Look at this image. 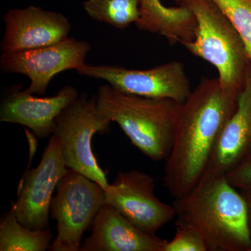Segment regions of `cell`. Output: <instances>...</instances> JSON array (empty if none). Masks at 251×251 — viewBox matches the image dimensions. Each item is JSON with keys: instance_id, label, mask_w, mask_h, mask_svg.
I'll return each mask as SVG.
<instances>
[{"instance_id": "6da1fadb", "label": "cell", "mask_w": 251, "mask_h": 251, "mask_svg": "<svg viewBox=\"0 0 251 251\" xmlns=\"http://www.w3.org/2000/svg\"><path fill=\"white\" fill-rule=\"evenodd\" d=\"M239 96L224 89L219 77H203L181 104L163 177L175 199L201 182L220 135L237 108Z\"/></svg>"}, {"instance_id": "7a4b0ae2", "label": "cell", "mask_w": 251, "mask_h": 251, "mask_svg": "<svg viewBox=\"0 0 251 251\" xmlns=\"http://www.w3.org/2000/svg\"><path fill=\"white\" fill-rule=\"evenodd\" d=\"M176 221L201 234L207 251H251L247 205L225 175L203 178L173 204Z\"/></svg>"}, {"instance_id": "3957f363", "label": "cell", "mask_w": 251, "mask_h": 251, "mask_svg": "<svg viewBox=\"0 0 251 251\" xmlns=\"http://www.w3.org/2000/svg\"><path fill=\"white\" fill-rule=\"evenodd\" d=\"M96 97L100 112L119 125L135 148L153 161L166 159L182 103L123 93L108 84L100 86Z\"/></svg>"}, {"instance_id": "277c9868", "label": "cell", "mask_w": 251, "mask_h": 251, "mask_svg": "<svg viewBox=\"0 0 251 251\" xmlns=\"http://www.w3.org/2000/svg\"><path fill=\"white\" fill-rule=\"evenodd\" d=\"M192 12L196 20L192 41L183 44L190 53L217 69L226 90L240 94L251 63L244 43L228 17L212 0H174Z\"/></svg>"}, {"instance_id": "5b68a950", "label": "cell", "mask_w": 251, "mask_h": 251, "mask_svg": "<svg viewBox=\"0 0 251 251\" xmlns=\"http://www.w3.org/2000/svg\"><path fill=\"white\" fill-rule=\"evenodd\" d=\"M111 124L99 110L97 97L82 94L56 117L53 126L67 168L85 175L104 189L110 183L94 156L92 139L97 133H108Z\"/></svg>"}, {"instance_id": "8992f818", "label": "cell", "mask_w": 251, "mask_h": 251, "mask_svg": "<svg viewBox=\"0 0 251 251\" xmlns=\"http://www.w3.org/2000/svg\"><path fill=\"white\" fill-rule=\"evenodd\" d=\"M56 189L50 214L57 233L49 251H80L84 232L105 204V189L72 169H68Z\"/></svg>"}, {"instance_id": "52a82bcc", "label": "cell", "mask_w": 251, "mask_h": 251, "mask_svg": "<svg viewBox=\"0 0 251 251\" xmlns=\"http://www.w3.org/2000/svg\"><path fill=\"white\" fill-rule=\"evenodd\" d=\"M77 72L81 75L105 81L123 93L146 98L171 99L183 103L191 93L184 64L178 61L148 69L85 64Z\"/></svg>"}, {"instance_id": "ba28073f", "label": "cell", "mask_w": 251, "mask_h": 251, "mask_svg": "<svg viewBox=\"0 0 251 251\" xmlns=\"http://www.w3.org/2000/svg\"><path fill=\"white\" fill-rule=\"evenodd\" d=\"M68 169L59 140L52 134L39 164L27 170L20 181L11 210L21 224L32 229L49 228L52 194Z\"/></svg>"}, {"instance_id": "9c48e42d", "label": "cell", "mask_w": 251, "mask_h": 251, "mask_svg": "<svg viewBox=\"0 0 251 251\" xmlns=\"http://www.w3.org/2000/svg\"><path fill=\"white\" fill-rule=\"evenodd\" d=\"M105 204L112 206L147 233L157 231L176 218L173 205L155 195V180L138 170L120 171L105 188Z\"/></svg>"}, {"instance_id": "30bf717a", "label": "cell", "mask_w": 251, "mask_h": 251, "mask_svg": "<svg viewBox=\"0 0 251 251\" xmlns=\"http://www.w3.org/2000/svg\"><path fill=\"white\" fill-rule=\"evenodd\" d=\"M91 49L88 41L68 37L45 47L1 54L0 68L7 74L26 75L30 84L25 92L44 95L56 75L65 71H77L85 65Z\"/></svg>"}, {"instance_id": "8fae6325", "label": "cell", "mask_w": 251, "mask_h": 251, "mask_svg": "<svg viewBox=\"0 0 251 251\" xmlns=\"http://www.w3.org/2000/svg\"><path fill=\"white\" fill-rule=\"evenodd\" d=\"M1 54L14 53L57 44L68 38L72 25L64 15L39 6L9 10L4 17Z\"/></svg>"}, {"instance_id": "7c38bea8", "label": "cell", "mask_w": 251, "mask_h": 251, "mask_svg": "<svg viewBox=\"0 0 251 251\" xmlns=\"http://www.w3.org/2000/svg\"><path fill=\"white\" fill-rule=\"evenodd\" d=\"M79 97L73 86H66L50 97H36L22 90L21 85L11 86L0 105V121L27 127L37 138L53 134L56 117Z\"/></svg>"}, {"instance_id": "4fadbf2b", "label": "cell", "mask_w": 251, "mask_h": 251, "mask_svg": "<svg viewBox=\"0 0 251 251\" xmlns=\"http://www.w3.org/2000/svg\"><path fill=\"white\" fill-rule=\"evenodd\" d=\"M251 161V63L237 108L220 135L203 178L227 176Z\"/></svg>"}, {"instance_id": "5bb4252c", "label": "cell", "mask_w": 251, "mask_h": 251, "mask_svg": "<svg viewBox=\"0 0 251 251\" xmlns=\"http://www.w3.org/2000/svg\"><path fill=\"white\" fill-rule=\"evenodd\" d=\"M165 240L147 233L108 204L96 216L80 251H163Z\"/></svg>"}, {"instance_id": "9a60e30c", "label": "cell", "mask_w": 251, "mask_h": 251, "mask_svg": "<svg viewBox=\"0 0 251 251\" xmlns=\"http://www.w3.org/2000/svg\"><path fill=\"white\" fill-rule=\"evenodd\" d=\"M140 18L135 25L140 30L159 34L171 45H183L194 39L197 23L189 9L166 6L161 0H140Z\"/></svg>"}, {"instance_id": "2e32d148", "label": "cell", "mask_w": 251, "mask_h": 251, "mask_svg": "<svg viewBox=\"0 0 251 251\" xmlns=\"http://www.w3.org/2000/svg\"><path fill=\"white\" fill-rule=\"evenodd\" d=\"M52 234L49 228L32 229L18 221L10 209L0 222V251H45L50 249Z\"/></svg>"}, {"instance_id": "e0dca14e", "label": "cell", "mask_w": 251, "mask_h": 251, "mask_svg": "<svg viewBox=\"0 0 251 251\" xmlns=\"http://www.w3.org/2000/svg\"><path fill=\"white\" fill-rule=\"evenodd\" d=\"M140 0H87L83 8L92 19L123 29L140 18Z\"/></svg>"}, {"instance_id": "ac0fdd59", "label": "cell", "mask_w": 251, "mask_h": 251, "mask_svg": "<svg viewBox=\"0 0 251 251\" xmlns=\"http://www.w3.org/2000/svg\"><path fill=\"white\" fill-rule=\"evenodd\" d=\"M237 29L251 61V0H212Z\"/></svg>"}, {"instance_id": "d6986e66", "label": "cell", "mask_w": 251, "mask_h": 251, "mask_svg": "<svg viewBox=\"0 0 251 251\" xmlns=\"http://www.w3.org/2000/svg\"><path fill=\"white\" fill-rule=\"evenodd\" d=\"M175 225L174 237L165 240L163 251H207L204 240L194 227L177 221Z\"/></svg>"}, {"instance_id": "ffe728a7", "label": "cell", "mask_w": 251, "mask_h": 251, "mask_svg": "<svg viewBox=\"0 0 251 251\" xmlns=\"http://www.w3.org/2000/svg\"><path fill=\"white\" fill-rule=\"evenodd\" d=\"M227 179L238 190L251 189V161L227 175Z\"/></svg>"}, {"instance_id": "44dd1931", "label": "cell", "mask_w": 251, "mask_h": 251, "mask_svg": "<svg viewBox=\"0 0 251 251\" xmlns=\"http://www.w3.org/2000/svg\"><path fill=\"white\" fill-rule=\"evenodd\" d=\"M247 205L248 224L251 236V189L239 190Z\"/></svg>"}]
</instances>
